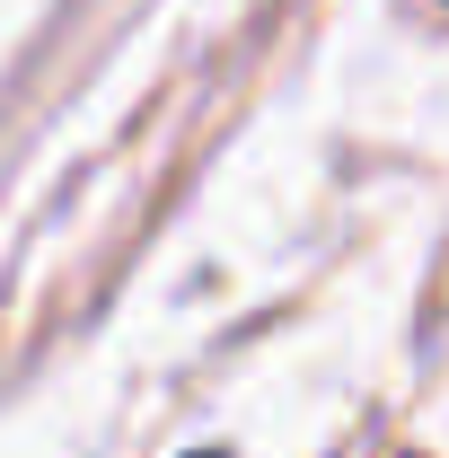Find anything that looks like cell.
Listing matches in <instances>:
<instances>
[{"instance_id":"6da1fadb","label":"cell","mask_w":449,"mask_h":458,"mask_svg":"<svg viewBox=\"0 0 449 458\" xmlns=\"http://www.w3.org/2000/svg\"><path fill=\"white\" fill-rule=\"evenodd\" d=\"M194 458H229V450H194Z\"/></svg>"}]
</instances>
